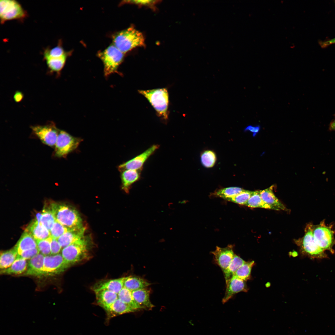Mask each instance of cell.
<instances>
[{
    "label": "cell",
    "instance_id": "3",
    "mask_svg": "<svg viewBox=\"0 0 335 335\" xmlns=\"http://www.w3.org/2000/svg\"><path fill=\"white\" fill-rule=\"evenodd\" d=\"M139 93L149 101L159 117L168 119L169 95L166 88L148 90H139Z\"/></svg>",
    "mask_w": 335,
    "mask_h": 335
},
{
    "label": "cell",
    "instance_id": "24",
    "mask_svg": "<svg viewBox=\"0 0 335 335\" xmlns=\"http://www.w3.org/2000/svg\"><path fill=\"white\" fill-rule=\"evenodd\" d=\"M18 255L23 252L37 248L36 241L33 236L25 230L15 246Z\"/></svg>",
    "mask_w": 335,
    "mask_h": 335
},
{
    "label": "cell",
    "instance_id": "22",
    "mask_svg": "<svg viewBox=\"0 0 335 335\" xmlns=\"http://www.w3.org/2000/svg\"><path fill=\"white\" fill-rule=\"evenodd\" d=\"M25 230L29 233L36 241L46 239L51 236L49 231L41 222L39 223L35 219L31 222Z\"/></svg>",
    "mask_w": 335,
    "mask_h": 335
},
{
    "label": "cell",
    "instance_id": "47",
    "mask_svg": "<svg viewBox=\"0 0 335 335\" xmlns=\"http://www.w3.org/2000/svg\"></svg>",
    "mask_w": 335,
    "mask_h": 335
},
{
    "label": "cell",
    "instance_id": "25",
    "mask_svg": "<svg viewBox=\"0 0 335 335\" xmlns=\"http://www.w3.org/2000/svg\"><path fill=\"white\" fill-rule=\"evenodd\" d=\"M150 290L146 288L132 291L135 301L143 309L151 310L154 307L150 298Z\"/></svg>",
    "mask_w": 335,
    "mask_h": 335
},
{
    "label": "cell",
    "instance_id": "30",
    "mask_svg": "<svg viewBox=\"0 0 335 335\" xmlns=\"http://www.w3.org/2000/svg\"><path fill=\"white\" fill-rule=\"evenodd\" d=\"M245 261L235 254L227 269L223 272L226 282L229 280L234 273Z\"/></svg>",
    "mask_w": 335,
    "mask_h": 335
},
{
    "label": "cell",
    "instance_id": "16",
    "mask_svg": "<svg viewBox=\"0 0 335 335\" xmlns=\"http://www.w3.org/2000/svg\"><path fill=\"white\" fill-rule=\"evenodd\" d=\"M44 256L39 253L29 261L24 275L40 276L43 275Z\"/></svg>",
    "mask_w": 335,
    "mask_h": 335
},
{
    "label": "cell",
    "instance_id": "31",
    "mask_svg": "<svg viewBox=\"0 0 335 335\" xmlns=\"http://www.w3.org/2000/svg\"><path fill=\"white\" fill-rule=\"evenodd\" d=\"M42 213L41 222L50 231L56 221L48 204L45 205Z\"/></svg>",
    "mask_w": 335,
    "mask_h": 335
},
{
    "label": "cell",
    "instance_id": "44",
    "mask_svg": "<svg viewBox=\"0 0 335 335\" xmlns=\"http://www.w3.org/2000/svg\"><path fill=\"white\" fill-rule=\"evenodd\" d=\"M335 44V38L328 40L320 42L319 44L323 48L326 47L332 44Z\"/></svg>",
    "mask_w": 335,
    "mask_h": 335
},
{
    "label": "cell",
    "instance_id": "10",
    "mask_svg": "<svg viewBox=\"0 0 335 335\" xmlns=\"http://www.w3.org/2000/svg\"><path fill=\"white\" fill-rule=\"evenodd\" d=\"M82 139L73 136L63 130H60L55 146L54 154L59 158H65L76 149Z\"/></svg>",
    "mask_w": 335,
    "mask_h": 335
},
{
    "label": "cell",
    "instance_id": "41",
    "mask_svg": "<svg viewBox=\"0 0 335 335\" xmlns=\"http://www.w3.org/2000/svg\"><path fill=\"white\" fill-rule=\"evenodd\" d=\"M127 2L133 3L140 6H145L153 7L157 3V1L152 0H135L128 1Z\"/></svg>",
    "mask_w": 335,
    "mask_h": 335
},
{
    "label": "cell",
    "instance_id": "20",
    "mask_svg": "<svg viewBox=\"0 0 335 335\" xmlns=\"http://www.w3.org/2000/svg\"><path fill=\"white\" fill-rule=\"evenodd\" d=\"M94 292L97 303L105 310L118 298L117 294L107 290H100Z\"/></svg>",
    "mask_w": 335,
    "mask_h": 335
},
{
    "label": "cell",
    "instance_id": "12",
    "mask_svg": "<svg viewBox=\"0 0 335 335\" xmlns=\"http://www.w3.org/2000/svg\"><path fill=\"white\" fill-rule=\"evenodd\" d=\"M31 128L34 134L44 144L55 146L60 130L53 122L44 125L33 126Z\"/></svg>",
    "mask_w": 335,
    "mask_h": 335
},
{
    "label": "cell",
    "instance_id": "14",
    "mask_svg": "<svg viewBox=\"0 0 335 335\" xmlns=\"http://www.w3.org/2000/svg\"><path fill=\"white\" fill-rule=\"evenodd\" d=\"M233 248V246L231 245L225 248L217 246L216 249L211 252L214 256L215 262L221 268L223 272L228 267L235 255Z\"/></svg>",
    "mask_w": 335,
    "mask_h": 335
},
{
    "label": "cell",
    "instance_id": "21",
    "mask_svg": "<svg viewBox=\"0 0 335 335\" xmlns=\"http://www.w3.org/2000/svg\"><path fill=\"white\" fill-rule=\"evenodd\" d=\"M85 231L84 227L69 230L57 239L62 248H63L84 237Z\"/></svg>",
    "mask_w": 335,
    "mask_h": 335
},
{
    "label": "cell",
    "instance_id": "13",
    "mask_svg": "<svg viewBox=\"0 0 335 335\" xmlns=\"http://www.w3.org/2000/svg\"><path fill=\"white\" fill-rule=\"evenodd\" d=\"M158 145H153L144 152L132 159L120 165L118 167L121 172L126 170H141L148 159L159 148Z\"/></svg>",
    "mask_w": 335,
    "mask_h": 335
},
{
    "label": "cell",
    "instance_id": "28",
    "mask_svg": "<svg viewBox=\"0 0 335 335\" xmlns=\"http://www.w3.org/2000/svg\"><path fill=\"white\" fill-rule=\"evenodd\" d=\"M18 255L17 251L14 247L10 250L1 252L0 268L3 270L9 267L16 259Z\"/></svg>",
    "mask_w": 335,
    "mask_h": 335
},
{
    "label": "cell",
    "instance_id": "35",
    "mask_svg": "<svg viewBox=\"0 0 335 335\" xmlns=\"http://www.w3.org/2000/svg\"><path fill=\"white\" fill-rule=\"evenodd\" d=\"M216 154L211 150L204 151L201 155V161L203 166L207 168L213 167L216 161Z\"/></svg>",
    "mask_w": 335,
    "mask_h": 335
},
{
    "label": "cell",
    "instance_id": "9",
    "mask_svg": "<svg viewBox=\"0 0 335 335\" xmlns=\"http://www.w3.org/2000/svg\"><path fill=\"white\" fill-rule=\"evenodd\" d=\"M123 54L114 45L110 46L99 54L104 64L105 76L116 72L123 59Z\"/></svg>",
    "mask_w": 335,
    "mask_h": 335
},
{
    "label": "cell",
    "instance_id": "2",
    "mask_svg": "<svg viewBox=\"0 0 335 335\" xmlns=\"http://www.w3.org/2000/svg\"><path fill=\"white\" fill-rule=\"evenodd\" d=\"M113 40L114 45L123 53L136 47L145 45L142 33L132 27L118 33Z\"/></svg>",
    "mask_w": 335,
    "mask_h": 335
},
{
    "label": "cell",
    "instance_id": "5",
    "mask_svg": "<svg viewBox=\"0 0 335 335\" xmlns=\"http://www.w3.org/2000/svg\"><path fill=\"white\" fill-rule=\"evenodd\" d=\"M313 226L311 223L307 224L305 228L304 236L296 241V243L300 247L302 253L311 259L328 258L325 251L315 241L313 234Z\"/></svg>",
    "mask_w": 335,
    "mask_h": 335
},
{
    "label": "cell",
    "instance_id": "36",
    "mask_svg": "<svg viewBox=\"0 0 335 335\" xmlns=\"http://www.w3.org/2000/svg\"><path fill=\"white\" fill-rule=\"evenodd\" d=\"M52 238L50 236L46 239L36 241L37 247L40 253L44 256L51 254V243Z\"/></svg>",
    "mask_w": 335,
    "mask_h": 335
},
{
    "label": "cell",
    "instance_id": "17",
    "mask_svg": "<svg viewBox=\"0 0 335 335\" xmlns=\"http://www.w3.org/2000/svg\"><path fill=\"white\" fill-rule=\"evenodd\" d=\"M105 310L107 320L118 315L137 311L118 298Z\"/></svg>",
    "mask_w": 335,
    "mask_h": 335
},
{
    "label": "cell",
    "instance_id": "27",
    "mask_svg": "<svg viewBox=\"0 0 335 335\" xmlns=\"http://www.w3.org/2000/svg\"><path fill=\"white\" fill-rule=\"evenodd\" d=\"M150 284L148 281L139 277L129 276L125 277L123 287L132 291L146 288Z\"/></svg>",
    "mask_w": 335,
    "mask_h": 335
},
{
    "label": "cell",
    "instance_id": "7",
    "mask_svg": "<svg viewBox=\"0 0 335 335\" xmlns=\"http://www.w3.org/2000/svg\"><path fill=\"white\" fill-rule=\"evenodd\" d=\"M333 225H326L324 220L319 224L313 226V234L316 243L324 251L328 250L332 254L334 253L333 249L335 245V232Z\"/></svg>",
    "mask_w": 335,
    "mask_h": 335
},
{
    "label": "cell",
    "instance_id": "23",
    "mask_svg": "<svg viewBox=\"0 0 335 335\" xmlns=\"http://www.w3.org/2000/svg\"><path fill=\"white\" fill-rule=\"evenodd\" d=\"M141 170H126L121 172L122 189L126 193L129 192L132 185L138 181L141 177Z\"/></svg>",
    "mask_w": 335,
    "mask_h": 335
},
{
    "label": "cell",
    "instance_id": "39",
    "mask_svg": "<svg viewBox=\"0 0 335 335\" xmlns=\"http://www.w3.org/2000/svg\"><path fill=\"white\" fill-rule=\"evenodd\" d=\"M39 253V251L37 247L22 252L20 255H18V256L27 260L31 259Z\"/></svg>",
    "mask_w": 335,
    "mask_h": 335
},
{
    "label": "cell",
    "instance_id": "33",
    "mask_svg": "<svg viewBox=\"0 0 335 335\" xmlns=\"http://www.w3.org/2000/svg\"><path fill=\"white\" fill-rule=\"evenodd\" d=\"M244 190L240 187H231L220 189L215 192L214 194L216 196L226 200L228 199L237 195Z\"/></svg>",
    "mask_w": 335,
    "mask_h": 335
},
{
    "label": "cell",
    "instance_id": "26",
    "mask_svg": "<svg viewBox=\"0 0 335 335\" xmlns=\"http://www.w3.org/2000/svg\"><path fill=\"white\" fill-rule=\"evenodd\" d=\"M28 264L26 260L17 256L16 259L11 266L8 268L1 270L0 274L4 275L21 274L25 273L26 271Z\"/></svg>",
    "mask_w": 335,
    "mask_h": 335
},
{
    "label": "cell",
    "instance_id": "11",
    "mask_svg": "<svg viewBox=\"0 0 335 335\" xmlns=\"http://www.w3.org/2000/svg\"><path fill=\"white\" fill-rule=\"evenodd\" d=\"M70 266L61 254L44 256L43 275L50 276L59 274Z\"/></svg>",
    "mask_w": 335,
    "mask_h": 335
},
{
    "label": "cell",
    "instance_id": "29",
    "mask_svg": "<svg viewBox=\"0 0 335 335\" xmlns=\"http://www.w3.org/2000/svg\"><path fill=\"white\" fill-rule=\"evenodd\" d=\"M118 296V299L137 310L143 309L134 299L132 291L127 288L123 287Z\"/></svg>",
    "mask_w": 335,
    "mask_h": 335
},
{
    "label": "cell",
    "instance_id": "40",
    "mask_svg": "<svg viewBox=\"0 0 335 335\" xmlns=\"http://www.w3.org/2000/svg\"><path fill=\"white\" fill-rule=\"evenodd\" d=\"M61 248L57 239L52 238L51 243V255H55L59 254Z\"/></svg>",
    "mask_w": 335,
    "mask_h": 335
},
{
    "label": "cell",
    "instance_id": "45",
    "mask_svg": "<svg viewBox=\"0 0 335 335\" xmlns=\"http://www.w3.org/2000/svg\"><path fill=\"white\" fill-rule=\"evenodd\" d=\"M334 118L330 122L329 129L330 131H335V114Z\"/></svg>",
    "mask_w": 335,
    "mask_h": 335
},
{
    "label": "cell",
    "instance_id": "15",
    "mask_svg": "<svg viewBox=\"0 0 335 335\" xmlns=\"http://www.w3.org/2000/svg\"><path fill=\"white\" fill-rule=\"evenodd\" d=\"M226 288L222 302L223 304L227 302L233 296L241 292H246L248 289L245 281L235 276H232L226 282Z\"/></svg>",
    "mask_w": 335,
    "mask_h": 335
},
{
    "label": "cell",
    "instance_id": "46",
    "mask_svg": "<svg viewBox=\"0 0 335 335\" xmlns=\"http://www.w3.org/2000/svg\"><path fill=\"white\" fill-rule=\"evenodd\" d=\"M42 216V213H38L36 215L35 219L37 222L39 223L41 222V219Z\"/></svg>",
    "mask_w": 335,
    "mask_h": 335
},
{
    "label": "cell",
    "instance_id": "4",
    "mask_svg": "<svg viewBox=\"0 0 335 335\" xmlns=\"http://www.w3.org/2000/svg\"><path fill=\"white\" fill-rule=\"evenodd\" d=\"M68 55L62 46L60 40L56 46L45 48L43 53V59L50 72L59 74L64 66Z\"/></svg>",
    "mask_w": 335,
    "mask_h": 335
},
{
    "label": "cell",
    "instance_id": "38",
    "mask_svg": "<svg viewBox=\"0 0 335 335\" xmlns=\"http://www.w3.org/2000/svg\"><path fill=\"white\" fill-rule=\"evenodd\" d=\"M69 230L67 228L56 221L49 232L52 238L58 239Z\"/></svg>",
    "mask_w": 335,
    "mask_h": 335
},
{
    "label": "cell",
    "instance_id": "8",
    "mask_svg": "<svg viewBox=\"0 0 335 335\" xmlns=\"http://www.w3.org/2000/svg\"><path fill=\"white\" fill-rule=\"evenodd\" d=\"M28 16L27 11L18 1L15 0H1L0 19L1 23L13 20L22 21Z\"/></svg>",
    "mask_w": 335,
    "mask_h": 335
},
{
    "label": "cell",
    "instance_id": "34",
    "mask_svg": "<svg viewBox=\"0 0 335 335\" xmlns=\"http://www.w3.org/2000/svg\"><path fill=\"white\" fill-rule=\"evenodd\" d=\"M254 264V261L245 262L238 268L233 276L245 281L248 279L250 278L252 268Z\"/></svg>",
    "mask_w": 335,
    "mask_h": 335
},
{
    "label": "cell",
    "instance_id": "43",
    "mask_svg": "<svg viewBox=\"0 0 335 335\" xmlns=\"http://www.w3.org/2000/svg\"><path fill=\"white\" fill-rule=\"evenodd\" d=\"M24 94L22 92L17 91L14 94L13 99L16 102H20L22 101L24 98Z\"/></svg>",
    "mask_w": 335,
    "mask_h": 335
},
{
    "label": "cell",
    "instance_id": "42",
    "mask_svg": "<svg viewBox=\"0 0 335 335\" xmlns=\"http://www.w3.org/2000/svg\"><path fill=\"white\" fill-rule=\"evenodd\" d=\"M260 129L259 126H253L251 125L247 127L244 130L245 131H249L253 133V136H255L259 132Z\"/></svg>",
    "mask_w": 335,
    "mask_h": 335
},
{
    "label": "cell",
    "instance_id": "32",
    "mask_svg": "<svg viewBox=\"0 0 335 335\" xmlns=\"http://www.w3.org/2000/svg\"><path fill=\"white\" fill-rule=\"evenodd\" d=\"M260 192V190L252 191L251 197L245 205L252 208H261L271 209L270 207L262 200Z\"/></svg>",
    "mask_w": 335,
    "mask_h": 335
},
{
    "label": "cell",
    "instance_id": "19",
    "mask_svg": "<svg viewBox=\"0 0 335 335\" xmlns=\"http://www.w3.org/2000/svg\"><path fill=\"white\" fill-rule=\"evenodd\" d=\"M125 277L103 281L97 283L93 288L94 292L107 290L117 294L123 287Z\"/></svg>",
    "mask_w": 335,
    "mask_h": 335
},
{
    "label": "cell",
    "instance_id": "6",
    "mask_svg": "<svg viewBox=\"0 0 335 335\" xmlns=\"http://www.w3.org/2000/svg\"><path fill=\"white\" fill-rule=\"evenodd\" d=\"M89 242L85 236L63 248L61 255L71 266L87 259L89 256Z\"/></svg>",
    "mask_w": 335,
    "mask_h": 335
},
{
    "label": "cell",
    "instance_id": "18",
    "mask_svg": "<svg viewBox=\"0 0 335 335\" xmlns=\"http://www.w3.org/2000/svg\"><path fill=\"white\" fill-rule=\"evenodd\" d=\"M273 186L262 190H260V195L263 201L268 205L271 209L276 210L286 209L284 204L274 194Z\"/></svg>",
    "mask_w": 335,
    "mask_h": 335
},
{
    "label": "cell",
    "instance_id": "37",
    "mask_svg": "<svg viewBox=\"0 0 335 335\" xmlns=\"http://www.w3.org/2000/svg\"><path fill=\"white\" fill-rule=\"evenodd\" d=\"M252 191L244 190L237 195L226 200L240 205H245L251 197Z\"/></svg>",
    "mask_w": 335,
    "mask_h": 335
},
{
    "label": "cell",
    "instance_id": "1",
    "mask_svg": "<svg viewBox=\"0 0 335 335\" xmlns=\"http://www.w3.org/2000/svg\"><path fill=\"white\" fill-rule=\"evenodd\" d=\"M56 221L69 230L83 227L82 218L78 211L66 204L51 202L48 204Z\"/></svg>",
    "mask_w": 335,
    "mask_h": 335
}]
</instances>
